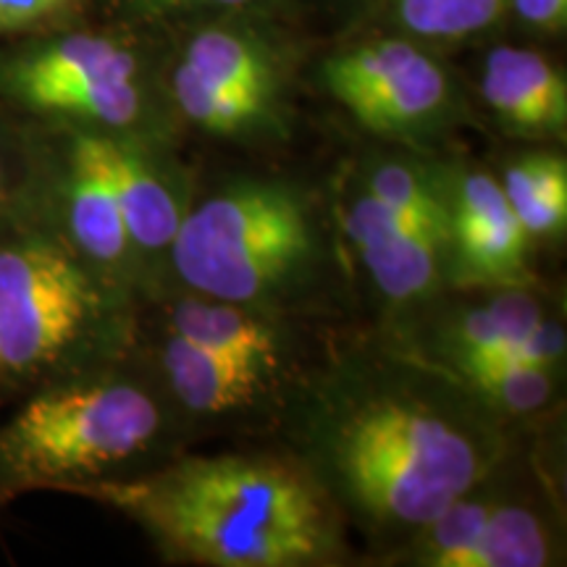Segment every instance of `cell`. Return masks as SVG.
I'll list each match as a JSON object with an SVG mask.
<instances>
[{"instance_id":"1","label":"cell","mask_w":567,"mask_h":567,"mask_svg":"<svg viewBox=\"0 0 567 567\" xmlns=\"http://www.w3.org/2000/svg\"><path fill=\"white\" fill-rule=\"evenodd\" d=\"M63 494L130 515L200 565L297 567L326 559L334 544L316 481L271 457L184 460L155 476L97 478Z\"/></svg>"},{"instance_id":"2","label":"cell","mask_w":567,"mask_h":567,"mask_svg":"<svg viewBox=\"0 0 567 567\" xmlns=\"http://www.w3.org/2000/svg\"><path fill=\"white\" fill-rule=\"evenodd\" d=\"M465 410L421 384L358 386L321 408L313 455L360 515L417 530L471 494L492 467V436Z\"/></svg>"},{"instance_id":"3","label":"cell","mask_w":567,"mask_h":567,"mask_svg":"<svg viewBox=\"0 0 567 567\" xmlns=\"http://www.w3.org/2000/svg\"><path fill=\"white\" fill-rule=\"evenodd\" d=\"M161 429L145 389L101 360L30 389L0 425V507L13 496L118 476Z\"/></svg>"},{"instance_id":"4","label":"cell","mask_w":567,"mask_h":567,"mask_svg":"<svg viewBox=\"0 0 567 567\" xmlns=\"http://www.w3.org/2000/svg\"><path fill=\"white\" fill-rule=\"evenodd\" d=\"M109 281L42 216L0 229V384L40 386L101 360Z\"/></svg>"},{"instance_id":"5","label":"cell","mask_w":567,"mask_h":567,"mask_svg":"<svg viewBox=\"0 0 567 567\" xmlns=\"http://www.w3.org/2000/svg\"><path fill=\"white\" fill-rule=\"evenodd\" d=\"M176 271L213 300H268L305 274L316 231L308 208L281 184H237L182 218L172 239Z\"/></svg>"},{"instance_id":"6","label":"cell","mask_w":567,"mask_h":567,"mask_svg":"<svg viewBox=\"0 0 567 567\" xmlns=\"http://www.w3.org/2000/svg\"><path fill=\"white\" fill-rule=\"evenodd\" d=\"M0 105L42 130L126 134L145 113L140 59L80 21L0 42Z\"/></svg>"},{"instance_id":"7","label":"cell","mask_w":567,"mask_h":567,"mask_svg":"<svg viewBox=\"0 0 567 567\" xmlns=\"http://www.w3.org/2000/svg\"><path fill=\"white\" fill-rule=\"evenodd\" d=\"M323 82L358 124L375 134H413L450 97L439 63L405 40H379L323 63Z\"/></svg>"},{"instance_id":"8","label":"cell","mask_w":567,"mask_h":567,"mask_svg":"<svg viewBox=\"0 0 567 567\" xmlns=\"http://www.w3.org/2000/svg\"><path fill=\"white\" fill-rule=\"evenodd\" d=\"M347 234L375 287L389 300L408 302L431 292L439 281L446 239L410 221L371 195H360L347 216Z\"/></svg>"},{"instance_id":"9","label":"cell","mask_w":567,"mask_h":567,"mask_svg":"<svg viewBox=\"0 0 567 567\" xmlns=\"http://www.w3.org/2000/svg\"><path fill=\"white\" fill-rule=\"evenodd\" d=\"M528 234L488 174L463 176L450 200V250L463 279L513 284L526 274Z\"/></svg>"},{"instance_id":"10","label":"cell","mask_w":567,"mask_h":567,"mask_svg":"<svg viewBox=\"0 0 567 567\" xmlns=\"http://www.w3.org/2000/svg\"><path fill=\"white\" fill-rule=\"evenodd\" d=\"M481 92L509 132L526 137L565 132L567 82L544 55L526 48H496L484 63Z\"/></svg>"},{"instance_id":"11","label":"cell","mask_w":567,"mask_h":567,"mask_svg":"<svg viewBox=\"0 0 567 567\" xmlns=\"http://www.w3.org/2000/svg\"><path fill=\"white\" fill-rule=\"evenodd\" d=\"M103 134L105 166L122 205L132 250H163L182 224L179 203L155 174L151 158L126 134Z\"/></svg>"},{"instance_id":"12","label":"cell","mask_w":567,"mask_h":567,"mask_svg":"<svg viewBox=\"0 0 567 567\" xmlns=\"http://www.w3.org/2000/svg\"><path fill=\"white\" fill-rule=\"evenodd\" d=\"M163 368L176 396L195 413H226L247 405L268 371V365L205 350L176 334L163 350Z\"/></svg>"},{"instance_id":"13","label":"cell","mask_w":567,"mask_h":567,"mask_svg":"<svg viewBox=\"0 0 567 567\" xmlns=\"http://www.w3.org/2000/svg\"><path fill=\"white\" fill-rule=\"evenodd\" d=\"M174 334L205 350L250 360V363L274 365L276 334L271 326L247 313L243 305L224 300H184L172 310Z\"/></svg>"},{"instance_id":"14","label":"cell","mask_w":567,"mask_h":567,"mask_svg":"<svg viewBox=\"0 0 567 567\" xmlns=\"http://www.w3.org/2000/svg\"><path fill=\"white\" fill-rule=\"evenodd\" d=\"M542 308L534 297L509 292L467 310L452 329V354L457 371L473 365L499 363L509 358L515 344L542 321Z\"/></svg>"},{"instance_id":"15","label":"cell","mask_w":567,"mask_h":567,"mask_svg":"<svg viewBox=\"0 0 567 567\" xmlns=\"http://www.w3.org/2000/svg\"><path fill=\"white\" fill-rule=\"evenodd\" d=\"M45 147L34 124L0 105V229L40 216Z\"/></svg>"},{"instance_id":"16","label":"cell","mask_w":567,"mask_h":567,"mask_svg":"<svg viewBox=\"0 0 567 567\" xmlns=\"http://www.w3.org/2000/svg\"><path fill=\"white\" fill-rule=\"evenodd\" d=\"M502 193L528 237H549L567 221V163L563 155L536 153L509 163Z\"/></svg>"},{"instance_id":"17","label":"cell","mask_w":567,"mask_h":567,"mask_svg":"<svg viewBox=\"0 0 567 567\" xmlns=\"http://www.w3.org/2000/svg\"><path fill=\"white\" fill-rule=\"evenodd\" d=\"M549 534L536 513L515 505H494L476 542L457 567H542L549 565Z\"/></svg>"},{"instance_id":"18","label":"cell","mask_w":567,"mask_h":567,"mask_svg":"<svg viewBox=\"0 0 567 567\" xmlns=\"http://www.w3.org/2000/svg\"><path fill=\"white\" fill-rule=\"evenodd\" d=\"M184 63L213 82L271 101L276 74L266 51L252 40L226 30H205L189 40Z\"/></svg>"},{"instance_id":"19","label":"cell","mask_w":567,"mask_h":567,"mask_svg":"<svg viewBox=\"0 0 567 567\" xmlns=\"http://www.w3.org/2000/svg\"><path fill=\"white\" fill-rule=\"evenodd\" d=\"M172 90L184 116L216 134L245 132L247 126L260 122L271 105V101L250 95V92L208 80L184 61L174 69Z\"/></svg>"},{"instance_id":"20","label":"cell","mask_w":567,"mask_h":567,"mask_svg":"<svg viewBox=\"0 0 567 567\" xmlns=\"http://www.w3.org/2000/svg\"><path fill=\"white\" fill-rule=\"evenodd\" d=\"M365 195L442 234L450 247V200L423 172L405 163H384L368 176Z\"/></svg>"},{"instance_id":"21","label":"cell","mask_w":567,"mask_h":567,"mask_svg":"<svg viewBox=\"0 0 567 567\" xmlns=\"http://www.w3.org/2000/svg\"><path fill=\"white\" fill-rule=\"evenodd\" d=\"M507 0H396L405 30L429 40H463L499 19Z\"/></svg>"},{"instance_id":"22","label":"cell","mask_w":567,"mask_h":567,"mask_svg":"<svg viewBox=\"0 0 567 567\" xmlns=\"http://www.w3.org/2000/svg\"><path fill=\"white\" fill-rule=\"evenodd\" d=\"M467 389L478 394L488 408L507 413H534L555 394V371L530 365H478L460 371Z\"/></svg>"},{"instance_id":"23","label":"cell","mask_w":567,"mask_h":567,"mask_svg":"<svg viewBox=\"0 0 567 567\" xmlns=\"http://www.w3.org/2000/svg\"><path fill=\"white\" fill-rule=\"evenodd\" d=\"M90 0H0V42L80 21Z\"/></svg>"},{"instance_id":"24","label":"cell","mask_w":567,"mask_h":567,"mask_svg":"<svg viewBox=\"0 0 567 567\" xmlns=\"http://www.w3.org/2000/svg\"><path fill=\"white\" fill-rule=\"evenodd\" d=\"M517 17L544 32H559L567 21V0H513Z\"/></svg>"},{"instance_id":"25","label":"cell","mask_w":567,"mask_h":567,"mask_svg":"<svg viewBox=\"0 0 567 567\" xmlns=\"http://www.w3.org/2000/svg\"><path fill=\"white\" fill-rule=\"evenodd\" d=\"M158 3H172V6H243L250 0H158Z\"/></svg>"}]
</instances>
